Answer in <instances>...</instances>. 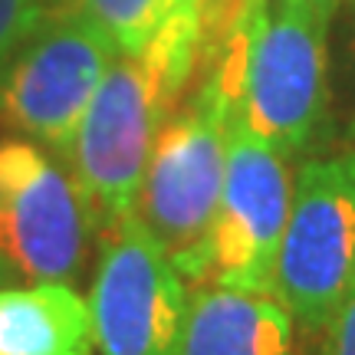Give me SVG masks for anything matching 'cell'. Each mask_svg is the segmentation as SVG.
Returning <instances> with one entry per match:
<instances>
[{
    "label": "cell",
    "instance_id": "cell-1",
    "mask_svg": "<svg viewBox=\"0 0 355 355\" xmlns=\"http://www.w3.org/2000/svg\"><path fill=\"white\" fill-rule=\"evenodd\" d=\"M329 17L313 0H243L211 69L230 99V119L290 162L326 115Z\"/></svg>",
    "mask_w": 355,
    "mask_h": 355
},
{
    "label": "cell",
    "instance_id": "cell-2",
    "mask_svg": "<svg viewBox=\"0 0 355 355\" xmlns=\"http://www.w3.org/2000/svg\"><path fill=\"white\" fill-rule=\"evenodd\" d=\"M188 83V69L162 53L119 56L109 66L66 152L92 224L109 227L135 214L158 132Z\"/></svg>",
    "mask_w": 355,
    "mask_h": 355
},
{
    "label": "cell",
    "instance_id": "cell-3",
    "mask_svg": "<svg viewBox=\"0 0 355 355\" xmlns=\"http://www.w3.org/2000/svg\"><path fill=\"white\" fill-rule=\"evenodd\" d=\"M230 115L227 92L211 73L162 125L135 201V217L191 283L201 279L204 250L220 204Z\"/></svg>",
    "mask_w": 355,
    "mask_h": 355
},
{
    "label": "cell",
    "instance_id": "cell-4",
    "mask_svg": "<svg viewBox=\"0 0 355 355\" xmlns=\"http://www.w3.org/2000/svg\"><path fill=\"white\" fill-rule=\"evenodd\" d=\"M355 286V148L313 158L293 181V201L273 270L277 303L319 332Z\"/></svg>",
    "mask_w": 355,
    "mask_h": 355
},
{
    "label": "cell",
    "instance_id": "cell-5",
    "mask_svg": "<svg viewBox=\"0 0 355 355\" xmlns=\"http://www.w3.org/2000/svg\"><path fill=\"white\" fill-rule=\"evenodd\" d=\"M89 296L102 355H181L188 279L135 214L109 224Z\"/></svg>",
    "mask_w": 355,
    "mask_h": 355
},
{
    "label": "cell",
    "instance_id": "cell-6",
    "mask_svg": "<svg viewBox=\"0 0 355 355\" xmlns=\"http://www.w3.org/2000/svg\"><path fill=\"white\" fill-rule=\"evenodd\" d=\"M122 53L86 13L43 24L0 63V119L30 139L69 152L83 112Z\"/></svg>",
    "mask_w": 355,
    "mask_h": 355
},
{
    "label": "cell",
    "instance_id": "cell-7",
    "mask_svg": "<svg viewBox=\"0 0 355 355\" xmlns=\"http://www.w3.org/2000/svg\"><path fill=\"white\" fill-rule=\"evenodd\" d=\"M293 201L290 158L230 119V152L214 227L194 286L273 296V270Z\"/></svg>",
    "mask_w": 355,
    "mask_h": 355
},
{
    "label": "cell",
    "instance_id": "cell-8",
    "mask_svg": "<svg viewBox=\"0 0 355 355\" xmlns=\"http://www.w3.org/2000/svg\"><path fill=\"white\" fill-rule=\"evenodd\" d=\"M89 227L73 175L37 141L0 139V263L30 283H66L83 266Z\"/></svg>",
    "mask_w": 355,
    "mask_h": 355
},
{
    "label": "cell",
    "instance_id": "cell-9",
    "mask_svg": "<svg viewBox=\"0 0 355 355\" xmlns=\"http://www.w3.org/2000/svg\"><path fill=\"white\" fill-rule=\"evenodd\" d=\"M293 316L270 293L201 286L188 303L181 355H293Z\"/></svg>",
    "mask_w": 355,
    "mask_h": 355
},
{
    "label": "cell",
    "instance_id": "cell-10",
    "mask_svg": "<svg viewBox=\"0 0 355 355\" xmlns=\"http://www.w3.org/2000/svg\"><path fill=\"white\" fill-rule=\"evenodd\" d=\"M89 303L66 283L0 290V355H89Z\"/></svg>",
    "mask_w": 355,
    "mask_h": 355
},
{
    "label": "cell",
    "instance_id": "cell-11",
    "mask_svg": "<svg viewBox=\"0 0 355 355\" xmlns=\"http://www.w3.org/2000/svg\"><path fill=\"white\" fill-rule=\"evenodd\" d=\"M83 7L122 56H141L175 26L201 17L204 0H83Z\"/></svg>",
    "mask_w": 355,
    "mask_h": 355
},
{
    "label": "cell",
    "instance_id": "cell-12",
    "mask_svg": "<svg viewBox=\"0 0 355 355\" xmlns=\"http://www.w3.org/2000/svg\"><path fill=\"white\" fill-rule=\"evenodd\" d=\"M46 24V0H0V63Z\"/></svg>",
    "mask_w": 355,
    "mask_h": 355
},
{
    "label": "cell",
    "instance_id": "cell-13",
    "mask_svg": "<svg viewBox=\"0 0 355 355\" xmlns=\"http://www.w3.org/2000/svg\"><path fill=\"white\" fill-rule=\"evenodd\" d=\"M316 336L319 343L313 355H355V286Z\"/></svg>",
    "mask_w": 355,
    "mask_h": 355
},
{
    "label": "cell",
    "instance_id": "cell-14",
    "mask_svg": "<svg viewBox=\"0 0 355 355\" xmlns=\"http://www.w3.org/2000/svg\"><path fill=\"white\" fill-rule=\"evenodd\" d=\"M313 3H322V7H329V10H336V3H339V0H313Z\"/></svg>",
    "mask_w": 355,
    "mask_h": 355
},
{
    "label": "cell",
    "instance_id": "cell-15",
    "mask_svg": "<svg viewBox=\"0 0 355 355\" xmlns=\"http://www.w3.org/2000/svg\"><path fill=\"white\" fill-rule=\"evenodd\" d=\"M3 270H7V266H3V263H0V277H3Z\"/></svg>",
    "mask_w": 355,
    "mask_h": 355
},
{
    "label": "cell",
    "instance_id": "cell-16",
    "mask_svg": "<svg viewBox=\"0 0 355 355\" xmlns=\"http://www.w3.org/2000/svg\"><path fill=\"white\" fill-rule=\"evenodd\" d=\"M46 3H56V0H46Z\"/></svg>",
    "mask_w": 355,
    "mask_h": 355
}]
</instances>
